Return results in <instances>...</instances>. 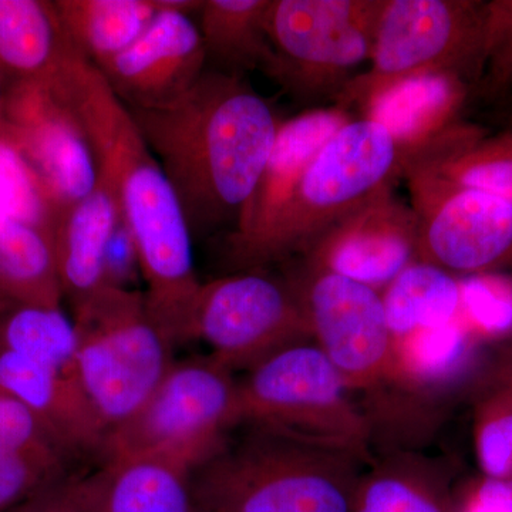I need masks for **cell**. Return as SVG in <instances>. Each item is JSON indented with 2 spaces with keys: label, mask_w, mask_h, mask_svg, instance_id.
<instances>
[{
  "label": "cell",
  "mask_w": 512,
  "mask_h": 512,
  "mask_svg": "<svg viewBox=\"0 0 512 512\" xmlns=\"http://www.w3.org/2000/svg\"><path fill=\"white\" fill-rule=\"evenodd\" d=\"M52 83L82 121L97 170L136 238L151 318L171 345L191 340L192 311L202 282L173 185L130 111L86 57L74 52Z\"/></svg>",
  "instance_id": "cell-1"
},
{
  "label": "cell",
  "mask_w": 512,
  "mask_h": 512,
  "mask_svg": "<svg viewBox=\"0 0 512 512\" xmlns=\"http://www.w3.org/2000/svg\"><path fill=\"white\" fill-rule=\"evenodd\" d=\"M156 156L192 238L237 228L282 121L238 74L207 70L171 103L128 109Z\"/></svg>",
  "instance_id": "cell-2"
},
{
  "label": "cell",
  "mask_w": 512,
  "mask_h": 512,
  "mask_svg": "<svg viewBox=\"0 0 512 512\" xmlns=\"http://www.w3.org/2000/svg\"><path fill=\"white\" fill-rule=\"evenodd\" d=\"M191 473L205 512H350L365 461L251 427Z\"/></svg>",
  "instance_id": "cell-3"
},
{
  "label": "cell",
  "mask_w": 512,
  "mask_h": 512,
  "mask_svg": "<svg viewBox=\"0 0 512 512\" xmlns=\"http://www.w3.org/2000/svg\"><path fill=\"white\" fill-rule=\"evenodd\" d=\"M402 151L379 121L353 120L343 124L323 144L274 224L247 248L228 256L239 271L303 256L360 204L400 178Z\"/></svg>",
  "instance_id": "cell-4"
},
{
  "label": "cell",
  "mask_w": 512,
  "mask_h": 512,
  "mask_svg": "<svg viewBox=\"0 0 512 512\" xmlns=\"http://www.w3.org/2000/svg\"><path fill=\"white\" fill-rule=\"evenodd\" d=\"M484 2L386 0L369 66L336 97V107L365 114L400 84L451 74L473 84L483 74Z\"/></svg>",
  "instance_id": "cell-5"
},
{
  "label": "cell",
  "mask_w": 512,
  "mask_h": 512,
  "mask_svg": "<svg viewBox=\"0 0 512 512\" xmlns=\"http://www.w3.org/2000/svg\"><path fill=\"white\" fill-rule=\"evenodd\" d=\"M73 312L80 384L109 433L157 389L173 366V345L136 289L104 286Z\"/></svg>",
  "instance_id": "cell-6"
},
{
  "label": "cell",
  "mask_w": 512,
  "mask_h": 512,
  "mask_svg": "<svg viewBox=\"0 0 512 512\" xmlns=\"http://www.w3.org/2000/svg\"><path fill=\"white\" fill-rule=\"evenodd\" d=\"M318 346L279 350L239 383L241 423L370 460L372 427Z\"/></svg>",
  "instance_id": "cell-7"
},
{
  "label": "cell",
  "mask_w": 512,
  "mask_h": 512,
  "mask_svg": "<svg viewBox=\"0 0 512 512\" xmlns=\"http://www.w3.org/2000/svg\"><path fill=\"white\" fill-rule=\"evenodd\" d=\"M241 423L239 383L214 359L173 363L136 414L107 433L101 457H148L197 470Z\"/></svg>",
  "instance_id": "cell-8"
},
{
  "label": "cell",
  "mask_w": 512,
  "mask_h": 512,
  "mask_svg": "<svg viewBox=\"0 0 512 512\" xmlns=\"http://www.w3.org/2000/svg\"><path fill=\"white\" fill-rule=\"evenodd\" d=\"M386 0H271L268 76L302 97H338L369 62Z\"/></svg>",
  "instance_id": "cell-9"
},
{
  "label": "cell",
  "mask_w": 512,
  "mask_h": 512,
  "mask_svg": "<svg viewBox=\"0 0 512 512\" xmlns=\"http://www.w3.org/2000/svg\"><path fill=\"white\" fill-rule=\"evenodd\" d=\"M191 339L207 343L211 359L231 372L251 370L279 350L312 340L291 284L261 271L202 282L192 311Z\"/></svg>",
  "instance_id": "cell-10"
},
{
  "label": "cell",
  "mask_w": 512,
  "mask_h": 512,
  "mask_svg": "<svg viewBox=\"0 0 512 512\" xmlns=\"http://www.w3.org/2000/svg\"><path fill=\"white\" fill-rule=\"evenodd\" d=\"M419 218L417 261L454 276L512 272V202L420 173H404Z\"/></svg>",
  "instance_id": "cell-11"
},
{
  "label": "cell",
  "mask_w": 512,
  "mask_h": 512,
  "mask_svg": "<svg viewBox=\"0 0 512 512\" xmlns=\"http://www.w3.org/2000/svg\"><path fill=\"white\" fill-rule=\"evenodd\" d=\"M291 286L313 342L349 392L393 383V338L380 291L306 266Z\"/></svg>",
  "instance_id": "cell-12"
},
{
  "label": "cell",
  "mask_w": 512,
  "mask_h": 512,
  "mask_svg": "<svg viewBox=\"0 0 512 512\" xmlns=\"http://www.w3.org/2000/svg\"><path fill=\"white\" fill-rule=\"evenodd\" d=\"M0 133L18 148L57 212L96 187L99 170L89 137L52 82H13L3 93Z\"/></svg>",
  "instance_id": "cell-13"
},
{
  "label": "cell",
  "mask_w": 512,
  "mask_h": 512,
  "mask_svg": "<svg viewBox=\"0 0 512 512\" xmlns=\"http://www.w3.org/2000/svg\"><path fill=\"white\" fill-rule=\"evenodd\" d=\"M419 218L394 184L373 192L336 222L303 258V266L384 289L417 261Z\"/></svg>",
  "instance_id": "cell-14"
},
{
  "label": "cell",
  "mask_w": 512,
  "mask_h": 512,
  "mask_svg": "<svg viewBox=\"0 0 512 512\" xmlns=\"http://www.w3.org/2000/svg\"><path fill=\"white\" fill-rule=\"evenodd\" d=\"M120 55L96 66L127 109L163 106L183 96L207 72V52L198 23L167 8Z\"/></svg>",
  "instance_id": "cell-15"
},
{
  "label": "cell",
  "mask_w": 512,
  "mask_h": 512,
  "mask_svg": "<svg viewBox=\"0 0 512 512\" xmlns=\"http://www.w3.org/2000/svg\"><path fill=\"white\" fill-rule=\"evenodd\" d=\"M350 119L348 111L335 106L305 111L282 121L254 194L237 228L225 235L227 258L268 231L320 148Z\"/></svg>",
  "instance_id": "cell-16"
},
{
  "label": "cell",
  "mask_w": 512,
  "mask_h": 512,
  "mask_svg": "<svg viewBox=\"0 0 512 512\" xmlns=\"http://www.w3.org/2000/svg\"><path fill=\"white\" fill-rule=\"evenodd\" d=\"M0 392L25 404L70 456L103 451L106 426L80 383L0 348Z\"/></svg>",
  "instance_id": "cell-17"
},
{
  "label": "cell",
  "mask_w": 512,
  "mask_h": 512,
  "mask_svg": "<svg viewBox=\"0 0 512 512\" xmlns=\"http://www.w3.org/2000/svg\"><path fill=\"white\" fill-rule=\"evenodd\" d=\"M69 488L80 512H197L190 471L157 458H103Z\"/></svg>",
  "instance_id": "cell-18"
},
{
  "label": "cell",
  "mask_w": 512,
  "mask_h": 512,
  "mask_svg": "<svg viewBox=\"0 0 512 512\" xmlns=\"http://www.w3.org/2000/svg\"><path fill=\"white\" fill-rule=\"evenodd\" d=\"M404 173L431 175L512 202V128L488 134L460 120L403 154L400 178Z\"/></svg>",
  "instance_id": "cell-19"
},
{
  "label": "cell",
  "mask_w": 512,
  "mask_h": 512,
  "mask_svg": "<svg viewBox=\"0 0 512 512\" xmlns=\"http://www.w3.org/2000/svg\"><path fill=\"white\" fill-rule=\"evenodd\" d=\"M120 218L119 201L100 174L90 194L57 215L53 228L57 272L63 296L73 309L104 288V255Z\"/></svg>",
  "instance_id": "cell-20"
},
{
  "label": "cell",
  "mask_w": 512,
  "mask_h": 512,
  "mask_svg": "<svg viewBox=\"0 0 512 512\" xmlns=\"http://www.w3.org/2000/svg\"><path fill=\"white\" fill-rule=\"evenodd\" d=\"M69 457L25 404L0 392V512L63 480Z\"/></svg>",
  "instance_id": "cell-21"
},
{
  "label": "cell",
  "mask_w": 512,
  "mask_h": 512,
  "mask_svg": "<svg viewBox=\"0 0 512 512\" xmlns=\"http://www.w3.org/2000/svg\"><path fill=\"white\" fill-rule=\"evenodd\" d=\"M74 52L55 2L0 0V67L13 82H50Z\"/></svg>",
  "instance_id": "cell-22"
},
{
  "label": "cell",
  "mask_w": 512,
  "mask_h": 512,
  "mask_svg": "<svg viewBox=\"0 0 512 512\" xmlns=\"http://www.w3.org/2000/svg\"><path fill=\"white\" fill-rule=\"evenodd\" d=\"M470 86L451 74L419 77L387 93L363 117L383 124L403 156L461 120Z\"/></svg>",
  "instance_id": "cell-23"
},
{
  "label": "cell",
  "mask_w": 512,
  "mask_h": 512,
  "mask_svg": "<svg viewBox=\"0 0 512 512\" xmlns=\"http://www.w3.org/2000/svg\"><path fill=\"white\" fill-rule=\"evenodd\" d=\"M350 512H458L456 487L433 461L399 454L362 473Z\"/></svg>",
  "instance_id": "cell-24"
},
{
  "label": "cell",
  "mask_w": 512,
  "mask_h": 512,
  "mask_svg": "<svg viewBox=\"0 0 512 512\" xmlns=\"http://www.w3.org/2000/svg\"><path fill=\"white\" fill-rule=\"evenodd\" d=\"M380 293L393 349L414 335L461 320L463 284L437 266L413 262Z\"/></svg>",
  "instance_id": "cell-25"
},
{
  "label": "cell",
  "mask_w": 512,
  "mask_h": 512,
  "mask_svg": "<svg viewBox=\"0 0 512 512\" xmlns=\"http://www.w3.org/2000/svg\"><path fill=\"white\" fill-rule=\"evenodd\" d=\"M57 15L77 52L94 66L133 45L158 13V0H56Z\"/></svg>",
  "instance_id": "cell-26"
},
{
  "label": "cell",
  "mask_w": 512,
  "mask_h": 512,
  "mask_svg": "<svg viewBox=\"0 0 512 512\" xmlns=\"http://www.w3.org/2000/svg\"><path fill=\"white\" fill-rule=\"evenodd\" d=\"M0 296L13 306L60 308L63 291L53 232L0 220Z\"/></svg>",
  "instance_id": "cell-27"
},
{
  "label": "cell",
  "mask_w": 512,
  "mask_h": 512,
  "mask_svg": "<svg viewBox=\"0 0 512 512\" xmlns=\"http://www.w3.org/2000/svg\"><path fill=\"white\" fill-rule=\"evenodd\" d=\"M271 0H204L200 15L202 42L208 62L218 72H268L272 50L266 35Z\"/></svg>",
  "instance_id": "cell-28"
},
{
  "label": "cell",
  "mask_w": 512,
  "mask_h": 512,
  "mask_svg": "<svg viewBox=\"0 0 512 512\" xmlns=\"http://www.w3.org/2000/svg\"><path fill=\"white\" fill-rule=\"evenodd\" d=\"M0 348L80 383L76 328L62 308L10 306L0 315Z\"/></svg>",
  "instance_id": "cell-29"
},
{
  "label": "cell",
  "mask_w": 512,
  "mask_h": 512,
  "mask_svg": "<svg viewBox=\"0 0 512 512\" xmlns=\"http://www.w3.org/2000/svg\"><path fill=\"white\" fill-rule=\"evenodd\" d=\"M57 215L32 168L0 133V220L28 222L53 232Z\"/></svg>",
  "instance_id": "cell-30"
},
{
  "label": "cell",
  "mask_w": 512,
  "mask_h": 512,
  "mask_svg": "<svg viewBox=\"0 0 512 512\" xmlns=\"http://www.w3.org/2000/svg\"><path fill=\"white\" fill-rule=\"evenodd\" d=\"M474 448L480 476L512 478V392L478 393L474 409Z\"/></svg>",
  "instance_id": "cell-31"
},
{
  "label": "cell",
  "mask_w": 512,
  "mask_h": 512,
  "mask_svg": "<svg viewBox=\"0 0 512 512\" xmlns=\"http://www.w3.org/2000/svg\"><path fill=\"white\" fill-rule=\"evenodd\" d=\"M480 82L487 99L512 90V0L484 2Z\"/></svg>",
  "instance_id": "cell-32"
},
{
  "label": "cell",
  "mask_w": 512,
  "mask_h": 512,
  "mask_svg": "<svg viewBox=\"0 0 512 512\" xmlns=\"http://www.w3.org/2000/svg\"><path fill=\"white\" fill-rule=\"evenodd\" d=\"M138 275H141V265L136 238L121 215L104 255V286L133 289L131 285L134 284Z\"/></svg>",
  "instance_id": "cell-33"
},
{
  "label": "cell",
  "mask_w": 512,
  "mask_h": 512,
  "mask_svg": "<svg viewBox=\"0 0 512 512\" xmlns=\"http://www.w3.org/2000/svg\"><path fill=\"white\" fill-rule=\"evenodd\" d=\"M458 512H512V478L477 476L456 488Z\"/></svg>",
  "instance_id": "cell-34"
},
{
  "label": "cell",
  "mask_w": 512,
  "mask_h": 512,
  "mask_svg": "<svg viewBox=\"0 0 512 512\" xmlns=\"http://www.w3.org/2000/svg\"><path fill=\"white\" fill-rule=\"evenodd\" d=\"M6 512H80L70 494L69 480L47 485Z\"/></svg>",
  "instance_id": "cell-35"
},
{
  "label": "cell",
  "mask_w": 512,
  "mask_h": 512,
  "mask_svg": "<svg viewBox=\"0 0 512 512\" xmlns=\"http://www.w3.org/2000/svg\"><path fill=\"white\" fill-rule=\"evenodd\" d=\"M493 390L512 392V335L505 339L478 383V393Z\"/></svg>",
  "instance_id": "cell-36"
},
{
  "label": "cell",
  "mask_w": 512,
  "mask_h": 512,
  "mask_svg": "<svg viewBox=\"0 0 512 512\" xmlns=\"http://www.w3.org/2000/svg\"><path fill=\"white\" fill-rule=\"evenodd\" d=\"M10 306L13 305H10L8 301H5V299H3L2 296H0V315H2L3 312L8 311Z\"/></svg>",
  "instance_id": "cell-37"
},
{
  "label": "cell",
  "mask_w": 512,
  "mask_h": 512,
  "mask_svg": "<svg viewBox=\"0 0 512 512\" xmlns=\"http://www.w3.org/2000/svg\"><path fill=\"white\" fill-rule=\"evenodd\" d=\"M2 76H3V70H2V67H0V107H2L3 93H5V92H2Z\"/></svg>",
  "instance_id": "cell-38"
},
{
  "label": "cell",
  "mask_w": 512,
  "mask_h": 512,
  "mask_svg": "<svg viewBox=\"0 0 512 512\" xmlns=\"http://www.w3.org/2000/svg\"><path fill=\"white\" fill-rule=\"evenodd\" d=\"M197 512H205V511H202V510H200V508H197Z\"/></svg>",
  "instance_id": "cell-39"
}]
</instances>
